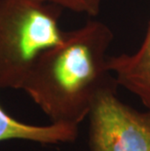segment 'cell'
Segmentation results:
<instances>
[{
    "instance_id": "1",
    "label": "cell",
    "mask_w": 150,
    "mask_h": 151,
    "mask_svg": "<svg viewBox=\"0 0 150 151\" xmlns=\"http://www.w3.org/2000/svg\"><path fill=\"white\" fill-rule=\"evenodd\" d=\"M112 40L109 27L100 21L65 31L62 42L38 58L21 90L51 123L79 126L98 94L117 85L108 69Z\"/></svg>"
},
{
    "instance_id": "2",
    "label": "cell",
    "mask_w": 150,
    "mask_h": 151,
    "mask_svg": "<svg viewBox=\"0 0 150 151\" xmlns=\"http://www.w3.org/2000/svg\"><path fill=\"white\" fill-rule=\"evenodd\" d=\"M62 10L40 0H0V89L21 90L38 58L63 40Z\"/></svg>"
},
{
    "instance_id": "3",
    "label": "cell",
    "mask_w": 150,
    "mask_h": 151,
    "mask_svg": "<svg viewBox=\"0 0 150 151\" xmlns=\"http://www.w3.org/2000/svg\"><path fill=\"white\" fill-rule=\"evenodd\" d=\"M88 118L91 151H150V111L124 104L115 85L98 94Z\"/></svg>"
},
{
    "instance_id": "4",
    "label": "cell",
    "mask_w": 150,
    "mask_h": 151,
    "mask_svg": "<svg viewBox=\"0 0 150 151\" xmlns=\"http://www.w3.org/2000/svg\"><path fill=\"white\" fill-rule=\"evenodd\" d=\"M108 69L116 84L136 95L150 111V22L139 49L108 57Z\"/></svg>"
},
{
    "instance_id": "5",
    "label": "cell",
    "mask_w": 150,
    "mask_h": 151,
    "mask_svg": "<svg viewBox=\"0 0 150 151\" xmlns=\"http://www.w3.org/2000/svg\"><path fill=\"white\" fill-rule=\"evenodd\" d=\"M79 126L60 123L37 126L21 122L9 115L0 105V142L11 139L41 144H60L77 139Z\"/></svg>"
},
{
    "instance_id": "6",
    "label": "cell",
    "mask_w": 150,
    "mask_h": 151,
    "mask_svg": "<svg viewBox=\"0 0 150 151\" xmlns=\"http://www.w3.org/2000/svg\"><path fill=\"white\" fill-rule=\"evenodd\" d=\"M40 1L56 5L60 9L80 13L95 17L100 11L104 0H40Z\"/></svg>"
}]
</instances>
